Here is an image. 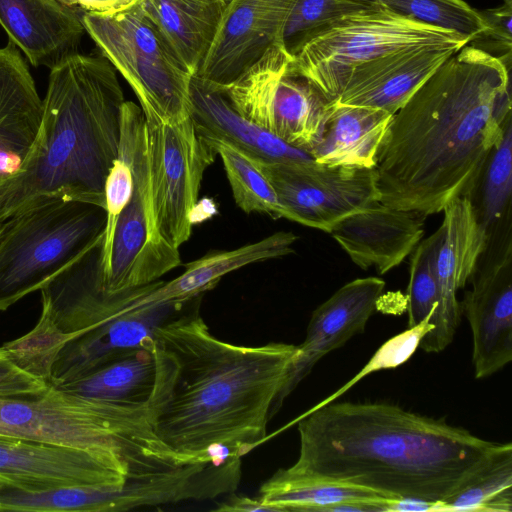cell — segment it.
I'll use <instances>...</instances> for the list:
<instances>
[{
    "mask_svg": "<svg viewBox=\"0 0 512 512\" xmlns=\"http://www.w3.org/2000/svg\"><path fill=\"white\" fill-rule=\"evenodd\" d=\"M222 159L236 205L245 213L286 218L287 210L260 168L258 161L223 141L203 137Z\"/></svg>",
    "mask_w": 512,
    "mask_h": 512,
    "instance_id": "30",
    "label": "cell"
},
{
    "mask_svg": "<svg viewBox=\"0 0 512 512\" xmlns=\"http://www.w3.org/2000/svg\"><path fill=\"white\" fill-rule=\"evenodd\" d=\"M156 363L153 347L122 350L85 375L57 388L93 399L147 404L153 391Z\"/></svg>",
    "mask_w": 512,
    "mask_h": 512,
    "instance_id": "25",
    "label": "cell"
},
{
    "mask_svg": "<svg viewBox=\"0 0 512 512\" xmlns=\"http://www.w3.org/2000/svg\"><path fill=\"white\" fill-rule=\"evenodd\" d=\"M381 2L411 19L477 38L484 30L478 10L464 0H365Z\"/></svg>",
    "mask_w": 512,
    "mask_h": 512,
    "instance_id": "31",
    "label": "cell"
},
{
    "mask_svg": "<svg viewBox=\"0 0 512 512\" xmlns=\"http://www.w3.org/2000/svg\"><path fill=\"white\" fill-rule=\"evenodd\" d=\"M297 424L300 449L285 474L355 486L391 499L439 504L512 457L511 443L479 438L445 418L386 402H331ZM438 511V509H437Z\"/></svg>",
    "mask_w": 512,
    "mask_h": 512,
    "instance_id": "3",
    "label": "cell"
},
{
    "mask_svg": "<svg viewBox=\"0 0 512 512\" xmlns=\"http://www.w3.org/2000/svg\"><path fill=\"white\" fill-rule=\"evenodd\" d=\"M510 69L465 45L393 115L377 153L379 202L424 216L469 197L511 121Z\"/></svg>",
    "mask_w": 512,
    "mask_h": 512,
    "instance_id": "1",
    "label": "cell"
},
{
    "mask_svg": "<svg viewBox=\"0 0 512 512\" xmlns=\"http://www.w3.org/2000/svg\"><path fill=\"white\" fill-rule=\"evenodd\" d=\"M81 10L60 0H0V26L33 66L51 69L78 52Z\"/></svg>",
    "mask_w": 512,
    "mask_h": 512,
    "instance_id": "20",
    "label": "cell"
},
{
    "mask_svg": "<svg viewBox=\"0 0 512 512\" xmlns=\"http://www.w3.org/2000/svg\"><path fill=\"white\" fill-rule=\"evenodd\" d=\"M124 102L117 71L102 54L75 52L52 67L37 139L21 170L8 179L7 218L51 199L105 208Z\"/></svg>",
    "mask_w": 512,
    "mask_h": 512,
    "instance_id": "4",
    "label": "cell"
},
{
    "mask_svg": "<svg viewBox=\"0 0 512 512\" xmlns=\"http://www.w3.org/2000/svg\"><path fill=\"white\" fill-rule=\"evenodd\" d=\"M119 144L127 152L134 187L116 222L109 267L100 274V286L107 293L153 283L181 264L179 249L161 239L154 228L145 117L131 101L122 106Z\"/></svg>",
    "mask_w": 512,
    "mask_h": 512,
    "instance_id": "11",
    "label": "cell"
},
{
    "mask_svg": "<svg viewBox=\"0 0 512 512\" xmlns=\"http://www.w3.org/2000/svg\"><path fill=\"white\" fill-rule=\"evenodd\" d=\"M0 476L20 485L45 488L121 486L134 479L124 467L100 456L3 434Z\"/></svg>",
    "mask_w": 512,
    "mask_h": 512,
    "instance_id": "17",
    "label": "cell"
},
{
    "mask_svg": "<svg viewBox=\"0 0 512 512\" xmlns=\"http://www.w3.org/2000/svg\"><path fill=\"white\" fill-rule=\"evenodd\" d=\"M442 212L434 257L438 307L432 320L434 328L419 344L425 352L434 353L443 351L454 338L461 316L457 292L470 280L487 244L486 231L469 197L455 198Z\"/></svg>",
    "mask_w": 512,
    "mask_h": 512,
    "instance_id": "14",
    "label": "cell"
},
{
    "mask_svg": "<svg viewBox=\"0 0 512 512\" xmlns=\"http://www.w3.org/2000/svg\"><path fill=\"white\" fill-rule=\"evenodd\" d=\"M60 1L64 2L67 5H70V6H76L75 0H60Z\"/></svg>",
    "mask_w": 512,
    "mask_h": 512,
    "instance_id": "42",
    "label": "cell"
},
{
    "mask_svg": "<svg viewBox=\"0 0 512 512\" xmlns=\"http://www.w3.org/2000/svg\"><path fill=\"white\" fill-rule=\"evenodd\" d=\"M138 0H75L76 6L85 12L111 13L123 10Z\"/></svg>",
    "mask_w": 512,
    "mask_h": 512,
    "instance_id": "40",
    "label": "cell"
},
{
    "mask_svg": "<svg viewBox=\"0 0 512 512\" xmlns=\"http://www.w3.org/2000/svg\"><path fill=\"white\" fill-rule=\"evenodd\" d=\"M187 72L197 73L216 35L226 0H138Z\"/></svg>",
    "mask_w": 512,
    "mask_h": 512,
    "instance_id": "23",
    "label": "cell"
},
{
    "mask_svg": "<svg viewBox=\"0 0 512 512\" xmlns=\"http://www.w3.org/2000/svg\"><path fill=\"white\" fill-rule=\"evenodd\" d=\"M485 30L469 44L500 58L511 68L512 0H503L497 8L478 10Z\"/></svg>",
    "mask_w": 512,
    "mask_h": 512,
    "instance_id": "37",
    "label": "cell"
},
{
    "mask_svg": "<svg viewBox=\"0 0 512 512\" xmlns=\"http://www.w3.org/2000/svg\"><path fill=\"white\" fill-rule=\"evenodd\" d=\"M384 288L385 282L381 278H357L343 285L313 311L305 340L297 345V353L277 398L274 414L322 357L365 330Z\"/></svg>",
    "mask_w": 512,
    "mask_h": 512,
    "instance_id": "18",
    "label": "cell"
},
{
    "mask_svg": "<svg viewBox=\"0 0 512 512\" xmlns=\"http://www.w3.org/2000/svg\"><path fill=\"white\" fill-rule=\"evenodd\" d=\"M258 164L289 220L311 228L329 233L342 219L379 201L374 168L330 166L314 160Z\"/></svg>",
    "mask_w": 512,
    "mask_h": 512,
    "instance_id": "13",
    "label": "cell"
},
{
    "mask_svg": "<svg viewBox=\"0 0 512 512\" xmlns=\"http://www.w3.org/2000/svg\"><path fill=\"white\" fill-rule=\"evenodd\" d=\"M42 378L21 368L8 351L0 347V397L19 398L41 394L48 388Z\"/></svg>",
    "mask_w": 512,
    "mask_h": 512,
    "instance_id": "38",
    "label": "cell"
},
{
    "mask_svg": "<svg viewBox=\"0 0 512 512\" xmlns=\"http://www.w3.org/2000/svg\"><path fill=\"white\" fill-rule=\"evenodd\" d=\"M148 418L183 462L241 458L266 439L297 345L244 346L216 338L198 308L154 334ZM223 461V460H222Z\"/></svg>",
    "mask_w": 512,
    "mask_h": 512,
    "instance_id": "2",
    "label": "cell"
},
{
    "mask_svg": "<svg viewBox=\"0 0 512 512\" xmlns=\"http://www.w3.org/2000/svg\"><path fill=\"white\" fill-rule=\"evenodd\" d=\"M214 510L219 512L274 511L271 506L265 504L259 497L250 498L247 496L234 495L222 502Z\"/></svg>",
    "mask_w": 512,
    "mask_h": 512,
    "instance_id": "39",
    "label": "cell"
},
{
    "mask_svg": "<svg viewBox=\"0 0 512 512\" xmlns=\"http://www.w3.org/2000/svg\"><path fill=\"white\" fill-rule=\"evenodd\" d=\"M104 208L51 199L8 218L0 232V312L40 290L103 239Z\"/></svg>",
    "mask_w": 512,
    "mask_h": 512,
    "instance_id": "8",
    "label": "cell"
},
{
    "mask_svg": "<svg viewBox=\"0 0 512 512\" xmlns=\"http://www.w3.org/2000/svg\"><path fill=\"white\" fill-rule=\"evenodd\" d=\"M133 187L131 164L127 152L119 144L117 157L107 175L104 186L106 224L101 247V275H104L109 267L116 222L132 196Z\"/></svg>",
    "mask_w": 512,
    "mask_h": 512,
    "instance_id": "36",
    "label": "cell"
},
{
    "mask_svg": "<svg viewBox=\"0 0 512 512\" xmlns=\"http://www.w3.org/2000/svg\"><path fill=\"white\" fill-rule=\"evenodd\" d=\"M512 122L504 130L501 142L490 154L478 184L469 196L478 222L486 231V248L511 243Z\"/></svg>",
    "mask_w": 512,
    "mask_h": 512,
    "instance_id": "26",
    "label": "cell"
},
{
    "mask_svg": "<svg viewBox=\"0 0 512 512\" xmlns=\"http://www.w3.org/2000/svg\"><path fill=\"white\" fill-rule=\"evenodd\" d=\"M296 1L226 0L216 35L195 75L219 85L234 81L272 45L283 43Z\"/></svg>",
    "mask_w": 512,
    "mask_h": 512,
    "instance_id": "16",
    "label": "cell"
},
{
    "mask_svg": "<svg viewBox=\"0 0 512 512\" xmlns=\"http://www.w3.org/2000/svg\"><path fill=\"white\" fill-rule=\"evenodd\" d=\"M437 240L436 230L413 250L407 295L408 328L419 324L428 316L434 318L437 311L438 288L434 271Z\"/></svg>",
    "mask_w": 512,
    "mask_h": 512,
    "instance_id": "33",
    "label": "cell"
},
{
    "mask_svg": "<svg viewBox=\"0 0 512 512\" xmlns=\"http://www.w3.org/2000/svg\"><path fill=\"white\" fill-rule=\"evenodd\" d=\"M259 498L274 512L323 511L345 502L379 504L391 511L398 499L384 497L363 488L285 474L281 469L262 483Z\"/></svg>",
    "mask_w": 512,
    "mask_h": 512,
    "instance_id": "27",
    "label": "cell"
},
{
    "mask_svg": "<svg viewBox=\"0 0 512 512\" xmlns=\"http://www.w3.org/2000/svg\"><path fill=\"white\" fill-rule=\"evenodd\" d=\"M425 217L376 201L339 221L329 233L357 266L385 274L419 244Z\"/></svg>",
    "mask_w": 512,
    "mask_h": 512,
    "instance_id": "19",
    "label": "cell"
},
{
    "mask_svg": "<svg viewBox=\"0 0 512 512\" xmlns=\"http://www.w3.org/2000/svg\"><path fill=\"white\" fill-rule=\"evenodd\" d=\"M462 303L472 332L476 379L498 372L512 360V245L484 251Z\"/></svg>",
    "mask_w": 512,
    "mask_h": 512,
    "instance_id": "15",
    "label": "cell"
},
{
    "mask_svg": "<svg viewBox=\"0 0 512 512\" xmlns=\"http://www.w3.org/2000/svg\"><path fill=\"white\" fill-rule=\"evenodd\" d=\"M432 318V316H428L419 324L389 339L350 381L310 409H317L335 401L372 372L396 368L406 362L419 347L421 339L434 328Z\"/></svg>",
    "mask_w": 512,
    "mask_h": 512,
    "instance_id": "35",
    "label": "cell"
},
{
    "mask_svg": "<svg viewBox=\"0 0 512 512\" xmlns=\"http://www.w3.org/2000/svg\"><path fill=\"white\" fill-rule=\"evenodd\" d=\"M458 50L436 48L420 51L365 87L331 102L337 105L366 106L394 115L413 93Z\"/></svg>",
    "mask_w": 512,
    "mask_h": 512,
    "instance_id": "28",
    "label": "cell"
},
{
    "mask_svg": "<svg viewBox=\"0 0 512 512\" xmlns=\"http://www.w3.org/2000/svg\"><path fill=\"white\" fill-rule=\"evenodd\" d=\"M144 117L154 228L179 249L191 235L201 181L217 154L191 116L173 123Z\"/></svg>",
    "mask_w": 512,
    "mask_h": 512,
    "instance_id": "12",
    "label": "cell"
},
{
    "mask_svg": "<svg viewBox=\"0 0 512 512\" xmlns=\"http://www.w3.org/2000/svg\"><path fill=\"white\" fill-rule=\"evenodd\" d=\"M0 434L100 456L134 479L188 464L156 436L147 404L103 401L50 385L35 396L1 398Z\"/></svg>",
    "mask_w": 512,
    "mask_h": 512,
    "instance_id": "6",
    "label": "cell"
},
{
    "mask_svg": "<svg viewBox=\"0 0 512 512\" xmlns=\"http://www.w3.org/2000/svg\"><path fill=\"white\" fill-rule=\"evenodd\" d=\"M215 85L241 116L308 153L331 111V101L294 69L283 43L272 45L231 83Z\"/></svg>",
    "mask_w": 512,
    "mask_h": 512,
    "instance_id": "10",
    "label": "cell"
},
{
    "mask_svg": "<svg viewBox=\"0 0 512 512\" xmlns=\"http://www.w3.org/2000/svg\"><path fill=\"white\" fill-rule=\"evenodd\" d=\"M8 179L9 178L0 180V232L2 231L6 221L8 220L5 213Z\"/></svg>",
    "mask_w": 512,
    "mask_h": 512,
    "instance_id": "41",
    "label": "cell"
},
{
    "mask_svg": "<svg viewBox=\"0 0 512 512\" xmlns=\"http://www.w3.org/2000/svg\"><path fill=\"white\" fill-rule=\"evenodd\" d=\"M102 241L40 289L37 324L3 345L50 386L80 378L122 350L153 347L159 327L199 306L201 296L129 310L128 290L107 293L100 286Z\"/></svg>",
    "mask_w": 512,
    "mask_h": 512,
    "instance_id": "5",
    "label": "cell"
},
{
    "mask_svg": "<svg viewBox=\"0 0 512 512\" xmlns=\"http://www.w3.org/2000/svg\"><path fill=\"white\" fill-rule=\"evenodd\" d=\"M191 118L202 137L232 145L263 162H307L312 156L241 116L218 87L196 75L190 80Z\"/></svg>",
    "mask_w": 512,
    "mask_h": 512,
    "instance_id": "22",
    "label": "cell"
},
{
    "mask_svg": "<svg viewBox=\"0 0 512 512\" xmlns=\"http://www.w3.org/2000/svg\"><path fill=\"white\" fill-rule=\"evenodd\" d=\"M392 117L379 108L331 103L323 133L309 154L320 164L374 168Z\"/></svg>",
    "mask_w": 512,
    "mask_h": 512,
    "instance_id": "24",
    "label": "cell"
},
{
    "mask_svg": "<svg viewBox=\"0 0 512 512\" xmlns=\"http://www.w3.org/2000/svg\"><path fill=\"white\" fill-rule=\"evenodd\" d=\"M42 108L28 65L8 42L0 47V180L23 167L40 130Z\"/></svg>",
    "mask_w": 512,
    "mask_h": 512,
    "instance_id": "21",
    "label": "cell"
},
{
    "mask_svg": "<svg viewBox=\"0 0 512 512\" xmlns=\"http://www.w3.org/2000/svg\"><path fill=\"white\" fill-rule=\"evenodd\" d=\"M0 401H1V397H0Z\"/></svg>",
    "mask_w": 512,
    "mask_h": 512,
    "instance_id": "43",
    "label": "cell"
},
{
    "mask_svg": "<svg viewBox=\"0 0 512 512\" xmlns=\"http://www.w3.org/2000/svg\"><path fill=\"white\" fill-rule=\"evenodd\" d=\"M472 40L374 1L315 29L289 53L294 69L333 102L379 79L420 51L460 50Z\"/></svg>",
    "mask_w": 512,
    "mask_h": 512,
    "instance_id": "7",
    "label": "cell"
},
{
    "mask_svg": "<svg viewBox=\"0 0 512 512\" xmlns=\"http://www.w3.org/2000/svg\"><path fill=\"white\" fill-rule=\"evenodd\" d=\"M107 487H35L0 476V511L107 512Z\"/></svg>",
    "mask_w": 512,
    "mask_h": 512,
    "instance_id": "29",
    "label": "cell"
},
{
    "mask_svg": "<svg viewBox=\"0 0 512 512\" xmlns=\"http://www.w3.org/2000/svg\"><path fill=\"white\" fill-rule=\"evenodd\" d=\"M370 3L365 0H297L284 26L283 44L290 52L315 29Z\"/></svg>",
    "mask_w": 512,
    "mask_h": 512,
    "instance_id": "34",
    "label": "cell"
},
{
    "mask_svg": "<svg viewBox=\"0 0 512 512\" xmlns=\"http://www.w3.org/2000/svg\"><path fill=\"white\" fill-rule=\"evenodd\" d=\"M86 33L134 91L145 116L165 123L191 114V75L138 2L116 12L82 14Z\"/></svg>",
    "mask_w": 512,
    "mask_h": 512,
    "instance_id": "9",
    "label": "cell"
},
{
    "mask_svg": "<svg viewBox=\"0 0 512 512\" xmlns=\"http://www.w3.org/2000/svg\"><path fill=\"white\" fill-rule=\"evenodd\" d=\"M438 511H512V457L439 504Z\"/></svg>",
    "mask_w": 512,
    "mask_h": 512,
    "instance_id": "32",
    "label": "cell"
}]
</instances>
